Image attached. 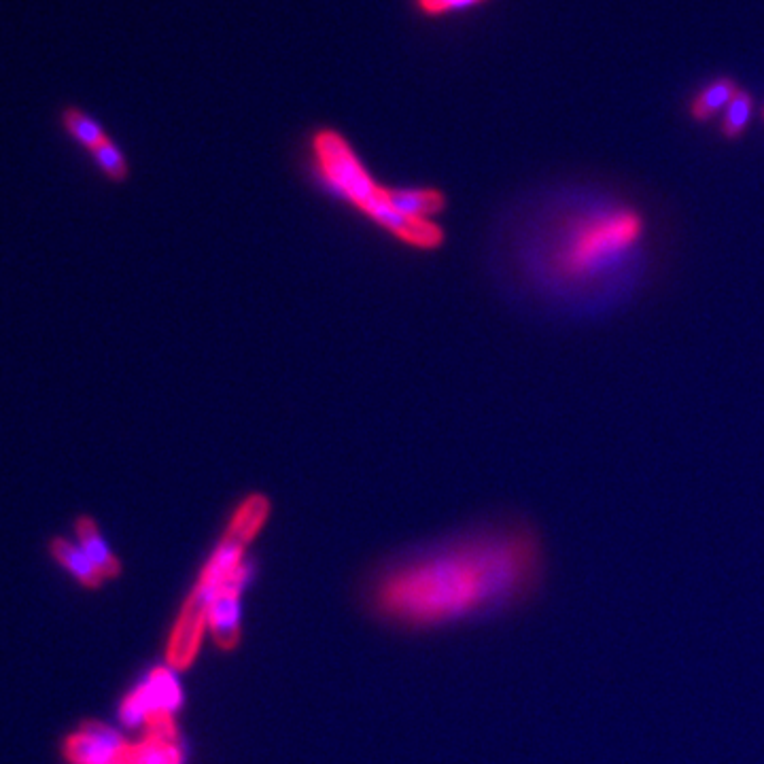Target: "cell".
<instances>
[{"label":"cell","instance_id":"9a60e30c","mask_svg":"<svg viewBox=\"0 0 764 764\" xmlns=\"http://www.w3.org/2000/svg\"><path fill=\"white\" fill-rule=\"evenodd\" d=\"M489 0H410V9L416 17L427 22H440L465 11H472Z\"/></svg>","mask_w":764,"mask_h":764},{"label":"cell","instance_id":"277c9868","mask_svg":"<svg viewBox=\"0 0 764 764\" xmlns=\"http://www.w3.org/2000/svg\"><path fill=\"white\" fill-rule=\"evenodd\" d=\"M310 166L329 194L357 208L378 228L408 242L412 247L429 249L440 245L442 230L433 221H410L397 213L389 200V187L378 185L363 166L349 141L332 128H319L310 134Z\"/></svg>","mask_w":764,"mask_h":764},{"label":"cell","instance_id":"3957f363","mask_svg":"<svg viewBox=\"0 0 764 764\" xmlns=\"http://www.w3.org/2000/svg\"><path fill=\"white\" fill-rule=\"evenodd\" d=\"M268 516L270 503L264 495H249L232 514L225 533L204 563L198 582L189 590L181 612L172 624L166 646V663L170 669L187 671L196 663L204 633L208 629L211 603L225 580L247 563V548L264 529Z\"/></svg>","mask_w":764,"mask_h":764},{"label":"cell","instance_id":"7a4b0ae2","mask_svg":"<svg viewBox=\"0 0 764 764\" xmlns=\"http://www.w3.org/2000/svg\"><path fill=\"white\" fill-rule=\"evenodd\" d=\"M531 238L529 270L548 287H595L629 266L644 238V219L631 206L595 202L565 206Z\"/></svg>","mask_w":764,"mask_h":764},{"label":"cell","instance_id":"52a82bcc","mask_svg":"<svg viewBox=\"0 0 764 764\" xmlns=\"http://www.w3.org/2000/svg\"><path fill=\"white\" fill-rule=\"evenodd\" d=\"M247 576L249 567L245 563L225 580L211 603V612H208V629L213 633L217 648L223 652H230L240 644V597Z\"/></svg>","mask_w":764,"mask_h":764},{"label":"cell","instance_id":"6da1fadb","mask_svg":"<svg viewBox=\"0 0 764 764\" xmlns=\"http://www.w3.org/2000/svg\"><path fill=\"white\" fill-rule=\"evenodd\" d=\"M540 578V546L525 527L448 537L382 565L368 586L370 610L404 629H433L506 610Z\"/></svg>","mask_w":764,"mask_h":764},{"label":"cell","instance_id":"30bf717a","mask_svg":"<svg viewBox=\"0 0 764 764\" xmlns=\"http://www.w3.org/2000/svg\"><path fill=\"white\" fill-rule=\"evenodd\" d=\"M389 200L397 213L410 221L427 223L444 208V198L436 189L421 187H391Z\"/></svg>","mask_w":764,"mask_h":764},{"label":"cell","instance_id":"7c38bea8","mask_svg":"<svg viewBox=\"0 0 764 764\" xmlns=\"http://www.w3.org/2000/svg\"><path fill=\"white\" fill-rule=\"evenodd\" d=\"M60 126L66 132V136H71L73 141L88 153L109 138L107 130H104V126L96 117L79 107H73V104H68V107L60 111Z\"/></svg>","mask_w":764,"mask_h":764},{"label":"cell","instance_id":"9c48e42d","mask_svg":"<svg viewBox=\"0 0 764 764\" xmlns=\"http://www.w3.org/2000/svg\"><path fill=\"white\" fill-rule=\"evenodd\" d=\"M75 533H77V544L83 548V552L88 554L96 569L100 571V576L104 580H115L121 573V563L115 557V552L111 546L104 540V535L98 529V523L88 516L81 514L75 520Z\"/></svg>","mask_w":764,"mask_h":764},{"label":"cell","instance_id":"ba28073f","mask_svg":"<svg viewBox=\"0 0 764 764\" xmlns=\"http://www.w3.org/2000/svg\"><path fill=\"white\" fill-rule=\"evenodd\" d=\"M126 764H183L185 750L175 718L153 722L147 726L145 737L130 743Z\"/></svg>","mask_w":764,"mask_h":764},{"label":"cell","instance_id":"4fadbf2b","mask_svg":"<svg viewBox=\"0 0 764 764\" xmlns=\"http://www.w3.org/2000/svg\"><path fill=\"white\" fill-rule=\"evenodd\" d=\"M737 92H739L737 83L731 79H718L714 83H709L707 88L694 98L692 115L701 121H707L709 117H714L716 113L726 109Z\"/></svg>","mask_w":764,"mask_h":764},{"label":"cell","instance_id":"8992f818","mask_svg":"<svg viewBox=\"0 0 764 764\" xmlns=\"http://www.w3.org/2000/svg\"><path fill=\"white\" fill-rule=\"evenodd\" d=\"M130 743L115 728L102 722H85L64 741V756L73 764H121Z\"/></svg>","mask_w":764,"mask_h":764},{"label":"cell","instance_id":"e0dca14e","mask_svg":"<svg viewBox=\"0 0 764 764\" xmlns=\"http://www.w3.org/2000/svg\"><path fill=\"white\" fill-rule=\"evenodd\" d=\"M121 764H126V762H121Z\"/></svg>","mask_w":764,"mask_h":764},{"label":"cell","instance_id":"8fae6325","mask_svg":"<svg viewBox=\"0 0 764 764\" xmlns=\"http://www.w3.org/2000/svg\"><path fill=\"white\" fill-rule=\"evenodd\" d=\"M49 552L51 557L58 561L60 567H64L71 576L85 588H100L104 578L100 576V571L92 563L88 554L83 552V548L77 542L66 540V537H54L49 542Z\"/></svg>","mask_w":764,"mask_h":764},{"label":"cell","instance_id":"2e32d148","mask_svg":"<svg viewBox=\"0 0 764 764\" xmlns=\"http://www.w3.org/2000/svg\"><path fill=\"white\" fill-rule=\"evenodd\" d=\"M752 111H754V100L748 92H737L735 98L731 100V104L724 109V117H722V132L724 136L728 138H737L743 134V130L748 128L750 119H752Z\"/></svg>","mask_w":764,"mask_h":764},{"label":"cell","instance_id":"5b68a950","mask_svg":"<svg viewBox=\"0 0 764 764\" xmlns=\"http://www.w3.org/2000/svg\"><path fill=\"white\" fill-rule=\"evenodd\" d=\"M183 705V688L175 669L158 667L138 684L119 705V718L128 728L149 726L153 722L175 718Z\"/></svg>","mask_w":764,"mask_h":764},{"label":"cell","instance_id":"5bb4252c","mask_svg":"<svg viewBox=\"0 0 764 764\" xmlns=\"http://www.w3.org/2000/svg\"><path fill=\"white\" fill-rule=\"evenodd\" d=\"M90 158L111 183H124L130 175V164H128L126 153L121 151V147L113 141L111 136L104 143H100L94 151H90Z\"/></svg>","mask_w":764,"mask_h":764}]
</instances>
